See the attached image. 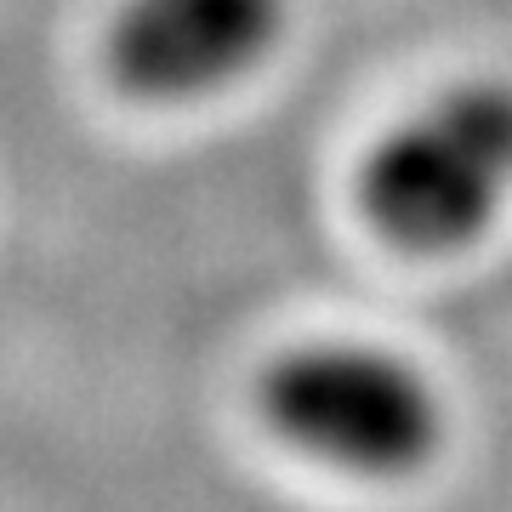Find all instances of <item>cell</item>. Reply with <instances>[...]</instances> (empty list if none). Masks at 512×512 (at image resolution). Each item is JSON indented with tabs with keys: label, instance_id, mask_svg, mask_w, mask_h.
Segmentation results:
<instances>
[{
	"label": "cell",
	"instance_id": "6da1fadb",
	"mask_svg": "<svg viewBox=\"0 0 512 512\" xmlns=\"http://www.w3.org/2000/svg\"><path fill=\"white\" fill-rule=\"evenodd\" d=\"M512 205V80H456L387 126L359 165V211L404 256H450Z\"/></svg>",
	"mask_w": 512,
	"mask_h": 512
},
{
	"label": "cell",
	"instance_id": "7a4b0ae2",
	"mask_svg": "<svg viewBox=\"0 0 512 512\" xmlns=\"http://www.w3.org/2000/svg\"><path fill=\"white\" fill-rule=\"evenodd\" d=\"M262 421L296 456L330 473L399 484L444 450L439 382L393 348L359 336H325L285 348L256 387Z\"/></svg>",
	"mask_w": 512,
	"mask_h": 512
},
{
	"label": "cell",
	"instance_id": "3957f363",
	"mask_svg": "<svg viewBox=\"0 0 512 512\" xmlns=\"http://www.w3.org/2000/svg\"><path fill=\"white\" fill-rule=\"evenodd\" d=\"M285 29L291 0H126L109 23V74L143 103H200L251 80Z\"/></svg>",
	"mask_w": 512,
	"mask_h": 512
}]
</instances>
